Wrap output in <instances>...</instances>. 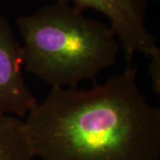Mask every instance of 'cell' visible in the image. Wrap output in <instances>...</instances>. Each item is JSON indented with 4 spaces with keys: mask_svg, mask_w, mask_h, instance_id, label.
<instances>
[{
    "mask_svg": "<svg viewBox=\"0 0 160 160\" xmlns=\"http://www.w3.org/2000/svg\"><path fill=\"white\" fill-rule=\"evenodd\" d=\"M23 69L52 88L78 87L113 67L120 45L109 25L52 2L16 21Z\"/></svg>",
    "mask_w": 160,
    "mask_h": 160,
    "instance_id": "obj_2",
    "label": "cell"
},
{
    "mask_svg": "<svg viewBox=\"0 0 160 160\" xmlns=\"http://www.w3.org/2000/svg\"><path fill=\"white\" fill-rule=\"evenodd\" d=\"M34 158L24 121L15 116L0 114V160H33Z\"/></svg>",
    "mask_w": 160,
    "mask_h": 160,
    "instance_id": "obj_5",
    "label": "cell"
},
{
    "mask_svg": "<svg viewBox=\"0 0 160 160\" xmlns=\"http://www.w3.org/2000/svg\"><path fill=\"white\" fill-rule=\"evenodd\" d=\"M37 103L23 77L22 43L0 13V114L26 117Z\"/></svg>",
    "mask_w": 160,
    "mask_h": 160,
    "instance_id": "obj_4",
    "label": "cell"
},
{
    "mask_svg": "<svg viewBox=\"0 0 160 160\" xmlns=\"http://www.w3.org/2000/svg\"><path fill=\"white\" fill-rule=\"evenodd\" d=\"M149 74L152 88L156 93H160V49L156 47L149 55Z\"/></svg>",
    "mask_w": 160,
    "mask_h": 160,
    "instance_id": "obj_6",
    "label": "cell"
},
{
    "mask_svg": "<svg viewBox=\"0 0 160 160\" xmlns=\"http://www.w3.org/2000/svg\"><path fill=\"white\" fill-rule=\"evenodd\" d=\"M85 12L92 10L109 21L110 29L125 52L127 63L136 53L149 57L156 47V38L146 25L145 0H52Z\"/></svg>",
    "mask_w": 160,
    "mask_h": 160,
    "instance_id": "obj_3",
    "label": "cell"
},
{
    "mask_svg": "<svg viewBox=\"0 0 160 160\" xmlns=\"http://www.w3.org/2000/svg\"><path fill=\"white\" fill-rule=\"evenodd\" d=\"M155 1H157V0H155Z\"/></svg>",
    "mask_w": 160,
    "mask_h": 160,
    "instance_id": "obj_7",
    "label": "cell"
},
{
    "mask_svg": "<svg viewBox=\"0 0 160 160\" xmlns=\"http://www.w3.org/2000/svg\"><path fill=\"white\" fill-rule=\"evenodd\" d=\"M24 121L42 160H159L160 109L149 104L130 64L90 89L52 88Z\"/></svg>",
    "mask_w": 160,
    "mask_h": 160,
    "instance_id": "obj_1",
    "label": "cell"
}]
</instances>
